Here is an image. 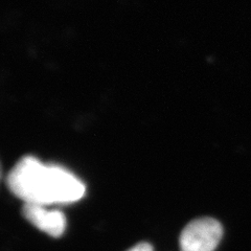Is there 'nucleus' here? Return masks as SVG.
<instances>
[{
    "label": "nucleus",
    "instance_id": "nucleus-1",
    "mask_svg": "<svg viewBox=\"0 0 251 251\" xmlns=\"http://www.w3.org/2000/svg\"><path fill=\"white\" fill-rule=\"evenodd\" d=\"M7 186L14 195L29 204L72 203L83 198L85 185L67 170L44 164L25 156L7 176Z\"/></svg>",
    "mask_w": 251,
    "mask_h": 251
},
{
    "label": "nucleus",
    "instance_id": "nucleus-2",
    "mask_svg": "<svg viewBox=\"0 0 251 251\" xmlns=\"http://www.w3.org/2000/svg\"><path fill=\"white\" fill-rule=\"evenodd\" d=\"M223 235L222 225L213 218L188 223L180 234V251H214Z\"/></svg>",
    "mask_w": 251,
    "mask_h": 251
},
{
    "label": "nucleus",
    "instance_id": "nucleus-3",
    "mask_svg": "<svg viewBox=\"0 0 251 251\" xmlns=\"http://www.w3.org/2000/svg\"><path fill=\"white\" fill-rule=\"evenodd\" d=\"M22 214L28 222L51 237L59 238L65 231L66 219L59 210H47L43 205L25 203Z\"/></svg>",
    "mask_w": 251,
    "mask_h": 251
},
{
    "label": "nucleus",
    "instance_id": "nucleus-4",
    "mask_svg": "<svg viewBox=\"0 0 251 251\" xmlns=\"http://www.w3.org/2000/svg\"><path fill=\"white\" fill-rule=\"evenodd\" d=\"M128 251H153V247L148 243H139V244L132 247Z\"/></svg>",
    "mask_w": 251,
    "mask_h": 251
}]
</instances>
